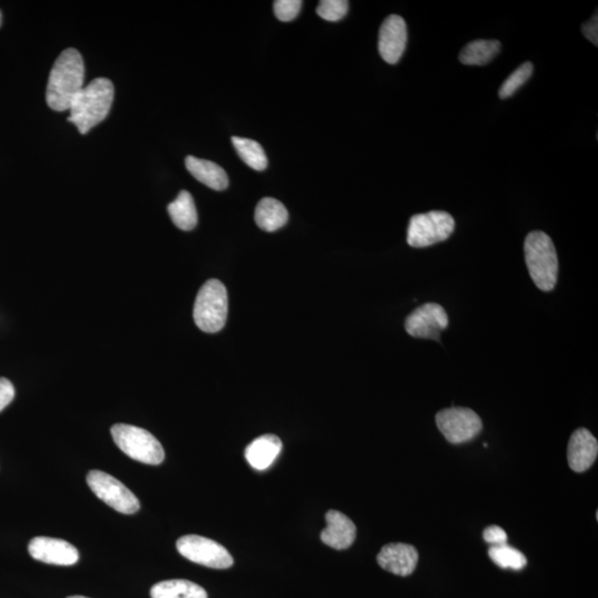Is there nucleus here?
Returning a JSON list of instances; mask_svg holds the SVG:
<instances>
[{
	"label": "nucleus",
	"mask_w": 598,
	"mask_h": 598,
	"mask_svg": "<svg viewBox=\"0 0 598 598\" xmlns=\"http://www.w3.org/2000/svg\"><path fill=\"white\" fill-rule=\"evenodd\" d=\"M232 142L239 158L256 171H264L267 168V158L264 150L256 141L246 138L233 137Z\"/></svg>",
	"instance_id": "nucleus-22"
},
{
	"label": "nucleus",
	"mask_w": 598,
	"mask_h": 598,
	"mask_svg": "<svg viewBox=\"0 0 598 598\" xmlns=\"http://www.w3.org/2000/svg\"><path fill=\"white\" fill-rule=\"evenodd\" d=\"M439 430L453 445L471 441L482 430V420L472 409L451 407L436 416Z\"/></svg>",
	"instance_id": "nucleus-8"
},
{
	"label": "nucleus",
	"mask_w": 598,
	"mask_h": 598,
	"mask_svg": "<svg viewBox=\"0 0 598 598\" xmlns=\"http://www.w3.org/2000/svg\"><path fill=\"white\" fill-rule=\"evenodd\" d=\"M327 526L323 530L321 538L326 545L335 550H346L356 540L355 523L343 513L332 510L326 515Z\"/></svg>",
	"instance_id": "nucleus-15"
},
{
	"label": "nucleus",
	"mask_w": 598,
	"mask_h": 598,
	"mask_svg": "<svg viewBox=\"0 0 598 598\" xmlns=\"http://www.w3.org/2000/svg\"><path fill=\"white\" fill-rule=\"evenodd\" d=\"M533 63H526L521 64L515 72L511 73L505 82H503L500 90H498V97L501 99H507L513 96L523 84H526L527 80L531 78L533 73Z\"/></svg>",
	"instance_id": "nucleus-24"
},
{
	"label": "nucleus",
	"mask_w": 598,
	"mask_h": 598,
	"mask_svg": "<svg viewBox=\"0 0 598 598\" xmlns=\"http://www.w3.org/2000/svg\"><path fill=\"white\" fill-rule=\"evenodd\" d=\"M501 43L497 40H475L468 43L460 53V62L467 66H485L500 53Z\"/></svg>",
	"instance_id": "nucleus-20"
},
{
	"label": "nucleus",
	"mask_w": 598,
	"mask_h": 598,
	"mask_svg": "<svg viewBox=\"0 0 598 598\" xmlns=\"http://www.w3.org/2000/svg\"><path fill=\"white\" fill-rule=\"evenodd\" d=\"M582 33L584 36L590 40L592 43H594L595 46L598 44V16L597 14H594L588 20L587 23L583 24Z\"/></svg>",
	"instance_id": "nucleus-29"
},
{
	"label": "nucleus",
	"mask_w": 598,
	"mask_h": 598,
	"mask_svg": "<svg viewBox=\"0 0 598 598\" xmlns=\"http://www.w3.org/2000/svg\"><path fill=\"white\" fill-rule=\"evenodd\" d=\"M2 22H3L2 12H0V26H2Z\"/></svg>",
	"instance_id": "nucleus-31"
},
{
	"label": "nucleus",
	"mask_w": 598,
	"mask_h": 598,
	"mask_svg": "<svg viewBox=\"0 0 598 598\" xmlns=\"http://www.w3.org/2000/svg\"><path fill=\"white\" fill-rule=\"evenodd\" d=\"M419 560L417 548L405 543L385 545L377 556L378 564L383 570L399 576H409L415 572Z\"/></svg>",
	"instance_id": "nucleus-13"
},
{
	"label": "nucleus",
	"mask_w": 598,
	"mask_h": 598,
	"mask_svg": "<svg viewBox=\"0 0 598 598\" xmlns=\"http://www.w3.org/2000/svg\"><path fill=\"white\" fill-rule=\"evenodd\" d=\"M177 548L183 557L197 564L226 570L233 565V557L226 547L209 538L199 535L179 537Z\"/></svg>",
	"instance_id": "nucleus-9"
},
{
	"label": "nucleus",
	"mask_w": 598,
	"mask_h": 598,
	"mask_svg": "<svg viewBox=\"0 0 598 598\" xmlns=\"http://www.w3.org/2000/svg\"><path fill=\"white\" fill-rule=\"evenodd\" d=\"M598 455V442L587 429H577L571 436L567 446V461L573 471L581 473L588 470Z\"/></svg>",
	"instance_id": "nucleus-14"
},
{
	"label": "nucleus",
	"mask_w": 598,
	"mask_h": 598,
	"mask_svg": "<svg viewBox=\"0 0 598 598\" xmlns=\"http://www.w3.org/2000/svg\"><path fill=\"white\" fill-rule=\"evenodd\" d=\"M302 5L301 0H276L274 3V13L281 22H292L301 12Z\"/></svg>",
	"instance_id": "nucleus-26"
},
{
	"label": "nucleus",
	"mask_w": 598,
	"mask_h": 598,
	"mask_svg": "<svg viewBox=\"0 0 598 598\" xmlns=\"http://www.w3.org/2000/svg\"><path fill=\"white\" fill-rule=\"evenodd\" d=\"M525 254L528 273L537 288L543 292L553 291L557 283L558 258L552 238L541 231L528 234Z\"/></svg>",
	"instance_id": "nucleus-3"
},
{
	"label": "nucleus",
	"mask_w": 598,
	"mask_h": 598,
	"mask_svg": "<svg viewBox=\"0 0 598 598\" xmlns=\"http://www.w3.org/2000/svg\"><path fill=\"white\" fill-rule=\"evenodd\" d=\"M448 325V313L441 305L428 303L418 307L406 319L405 328L415 338L440 342V335Z\"/></svg>",
	"instance_id": "nucleus-10"
},
{
	"label": "nucleus",
	"mask_w": 598,
	"mask_h": 598,
	"mask_svg": "<svg viewBox=\"0 0 598 598\" xmlns=\"http://www.w3.org/2000/svg\"><path fill=\"white\" fill-rule=\"evenodd\" d=\"M84 63L77 49L63 50L50 72L47 104L54 111H68L74 97L84 87Z\"/></svg>",
	"instance_id": "nucleus-1"
},
{
	"label": "nucleus",
	"mask_w": 598,
	"mask_h": 598,
	"mask_svg": "<svg viewBox=\"0 0 598 598\" xmlns=\"http://www.w3.org/2000/svg\"><path fill=\"white\" fill-rule=\"evenodd\" d=\"M186 167L198 181L209 188L223 191L228 187L227 174L217 163L189 156L186 159Z\"/></svg>",
	"instance_id": "nucleus-17"
},
{
	"label": "nucleus",
	"mask_w": 598,
	"mask_h": 598,
	"mask_svg": "<svg viewBox=\"0 0 598 598\" xmlns=\"http://www.w3.org/2000/svg\"><path fill=\"white\" fill-rule=\"evenodd\" d=\"M488 556L501 568H512L520 571L527 563L526 557L522 552L507 545L491 546Z\"/></svg>",
	"instance_id": "nucleus-23"
},
{
	"label": "nucleus",
	"mask_w": 598,
	"mask_h": 598,
	"mask_svg": "<svg viewBox=\"0 0 598 598\" xmlns=\"http://www.w3.org/2000/svg\"><path fill=\"white\" fill-rule=\"evenodd\" d=\"M29 555L46 564L70 566L79 561V552L69 542L46 536L34 537L29 542Z\"/></svg>",
	"instance_id": "nucleus-11"
},
{
	"label": "nucleus",
	"mask_w": 598,
	"mask_h": 598,
	"mask_svg": "<svg viewBox=\"0 0 598 598\" xmlns=\"http://www.w3.org/2000/svg\"><path fill=\"white\" fill-rule=\"evenodd\" d=\"M14 398V388L6 378H0V412L6 408Z\"/></svg>",
	"instance_id": "nucleus-28"
},
{
	"label": "nucleus",
	"mask_w": 598,
	"mask_h": 598,
	"mask_svg": "<svg viewBox=\"0 0 598 598\" xmlns=\"http://www.w3.org/2000/svg\"><path fill=\"white\" fill-rule=\"evenodd\" d=\"M151 598H207L206 590L196 583L171 580L158 583L151 588Z\"/></svg>",
	"instance_id": "nucleus-21"
},
{
	"label": "nucleus",
	"mask_w": 598,
	"mask_h": 598,
	"mask_svg": "<svg viewBox=\"0 0 598 598\" xmlns=\"http://www.w3.org/2000/svg\"><path fill=\"white\" fill-rule=\"evenodd\" d=\"M113 98L114 87L111 80L94 79L73 98L68 110V121L73 123L80 133H88L108 117Z\"/></svg>",
	"instance_id": "nucleus-2"
},
{
	"label": "nucleus",
	"mask_w": 598,
	"mask_h": 598,
	"mask_svg": "<svg viewBox=\"0 0 598 598\" xmlns=\"http://www.w3.org/2000/svg\"><path fill=\"white\" fill-rule=\"evenodd\" d=\"M483 538L492 546L507 545L506 532L497 526L487 527L485 532H483Z\"/></svg>",
	"instance_id": "nucleus-27"
},
{
	"label": "nucleus",
	"mask_w": 598,
	"mask_h": 598,
	"mask_svg": "<svg viewBox=\"0 0 598 598\" xmlns=\"http://www.w3.org/2000/svg\"><path fill=\"white\" fill-rule=\"evenodd\" d=\"M68 598H88V597H84V596H70V597H68Z\"/></svg>",
	"instance_id": "nucleus-30"
},
{
	"label": "nucleus",
	"mask_w": 598,
	"mask_h": 598,
	"mask_svg": "<svg viewBox=\"0 0 598 598\" xmlns=\"http://www.w3.org/2000/svg\"><path fill=\"white\" fill-rule=\"evenodd\" d=\"M407 24L402 17L391 14L379 30V53L386 63L396 64L401 59L407 46Z\"/></svg>",
	"instance_id": "nucleus-12"
},
{
	"label": "nucleus",
	"mask_w": 598,
	"mask_h": 598,
	"mask_svg": "<svg viewBox=\"0 0 598 598\" xmlns=\"http://www.w3.org/2000/svg\"><path fill=\"white\" fill-rule=\"evenodd\" d=\"M283 448L281 439L274 435L258 437L246 448V458L256 470H266L271 467Z\"/></svg>",
	"instance_id": "nucleus-16"
},
{
	"label": "nucleus",
	"mask_w": 598,
	"mask_h": 598,
	"mask_svg": "<svg viewBox=\"0 0 598 598\" xmlns=\"http://www.w3.org/2000/svg\"><path fill=\"white\" fill-rule=\"evenodd\" d=\"M455 218L443 211L417 214L410 218L407 242L411 247L422 248L446 241L455 232Z\"/></svg>",
	"instance_id": "nucleus-6"
},
{
	"label": "nucleus",
	"mask_w": 598,
	"mask_h": 598,
	"mask_svg": "<svg viewBox=\"0 0 598 598\" xmlns=\"http://www.w3.org/2000/svg\"><path fill=\"white\" fill-rule=\"evenodd\" d=\"M87 483L94 495L114 510L123 515H133L140 510V502L134 493L108 473L90 471Z\"/></svg>",
	"instance_id": "nucleus-7"
},
{
	"label": "nucleus",
	"mask_w": 598,
	"mask_h": 598,
	"mask_svg": "<svg viewBox=\"0 0 598 598\" xmlns=\"http://www.w3.org/2000/svg\"><path fill=\"white\" fill-rule=\"evenodd\" d=\"M349 4L346 0H323L317 7L318 16L327 22H339L346 16Z\"/></svg>",
	"instance_id": "nucleus-25"
},
{
	"label": "nucleus",
	"mask_w": 598,
	"mask_h": 598,
	"mask_svg": "<svg viewBox=\"0 0 598 598\" xmlns=\"http://www.w3.org/2000/svg\"><path fill=\"white\" fill-rule=\"evenodd\" d=\"M111 435L120 450L133 460L158 466L166 457L158 439L142 428L117 423L111 428Z\"/></svg>",
	"instance_id": "nucleus-5"
},
{
	"label": "nucleus",
	"mask_w": 598,
	"mask_h": 598,
	"mask_svg": "<svg viewBox=\"0 0 598 598\" xmlns=\"http://www.w3.org/2000/svg\"><path fill=\"white\" fill-rule=\"evenodd\" d=\"M288 221V212L282 202L273 198L261 199L256 209V222L265 232H275Z\"/></svg>",
	"instance_id": "nucleus-18"
},
{
	"label": "nucleus",
	"mask_w": 598,
	"mask_h": 598,
	"mask_svg": "<svg viewBox=\"0 0 598 598\" xmlns=\"http://www.w3.org/2000/svg\"><path fill=\"white\" fill-rule=\"evenodd\" d=\"M168 212L172 222L182 231H191L198 224V212L193 197L188 191L179 192L178 198L169 204Z\"/></svg>",
	"instance_id": "nucleus-19"
},
{
	"label": "nucleus",
	"mask_w": 598,
	"mask_h": 598,
	"mask_svg": "<svg viewBox=\"0 0 598 598\" xmlns=\"http://www.w3.org/2000/svg\"><path fill=\"white\" fill-rule=\"evenodd\" d=\"M228 313V298L226 286L217 279H209L199 289L193 317L201 331L214 333L226 326Z\"/></svg>",
	"instance_id": "nucleus-4"
}]
</instances>
